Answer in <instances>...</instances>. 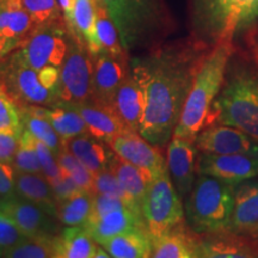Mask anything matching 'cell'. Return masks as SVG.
<instances>
[{"mask_svg": "<svg viewBox=\"0 0 258 258\" xmlns=\"http://www.w3.org/2000/svg\"><path fill=\"white\" fill-rule=\"evenodd\" d=\"M93 194L79 191L57 202L56 219L63 226H85L92 212Z\"/></svg>", "mask_w": 258, "mask_h": 258, "instance_id": "cell-32", "label": "cell"}, {"mask_svg": "<svg viewBox=\"0 0 258 258\" xmlns=\"http://www.w3.org/2000/svg\"><path fill=\"white\" fill-rule=\"evenodd\" d=\"M0 211L17 225L25 237H54L57 234V225L54 222L55 217L17 194L0 196Z\"/></svg>", "mask_w": 258, "mask_h": 258, "instance_id": "cell-11", "label": "cell"}, {"mask_svg": "<svg viewBox=\"0 0 258 258\" xmlns=\"http://www.w3.org/2000/svg\"><path fill=\"white\" fill-rule=\"evenodd\" d=\"M237 46L224 42L209 48L203 55L173 137L195 141L207 125L212 105L222 88L228 61Z\"/></svg>", "mask_w": 258, "mask_h": 258, "instance_id": "cell-4", "label": "cell"}, {"mask_svg": "<svg viewBox=\"0 0 258 258\" xmlns=\"http://www.w3.org/2000/svg\"><path fill=\"white\" fill-rule=\"evenodd\" d=\"M114 21L128 51L150 43L167 25L160 0H98Z\"/></svg>", "mask_w": 258, "mask_h": 258, "instance_id": "cell-7", "label": "cell"}, {"mask_svg": "<svg viewBox=\"0 0 258 258\" xmlns=\"http://www.w3.org/2000/svg\"><path fill=\"white\" fill-rule=\"evenodd\" d=\"M123 208H129L134 212V209L128 205V202L123 199L118 198V196L110 195V194H93L92 212H91V215H90L89 221L95 220V219L102 217V215H104L109 212L116 211V209H123ZM88 222H86V224H88Z\"/></svg>", "mask_w": 258, "mask_h": 258, "instance_id": "cell-40", "label": "cell"}, {"mask_svg": "<svg viewBox=\"0 0 258 258\" xmlns=\"http://www.w3.org/2000/svg\"><path fill=\"white\" fill-rule=\"evenodd\" d=\"M247 235H249V237H251V238H253V239H256L258 241V227L256 228V230L251 231Z\"/></svg>", "mask_w": 258, "mask_h": 258, "instance_id": "cell-49", "label": "cell"}, {"mask_svg": "<svg viewBox=\"0 0 258 258\" xmlns=\"http://www.w3.org/2000/svg\"><path fill=\"white\" fill-rule=\"evenodd\" d=\"M54 237L27 238L15 246L5 250L6 258H55Z\"/></svg>", "mask_w": 258, "mask_h": 258, "instance_id": "cell-34", "label": "cell"}, {"mask_svg": "<svg viewBox=\"0 0 258 258\" xmlns=\"http://www.w3.org/2000/svg\"><path fill=\"white\" fill-rule=\"evenodd\" d=\"M35 147H36L38 159H40L42 173L48 179V182L53 184L57 179L61 178V172L56 160V156L46 144L42 143L41 140H38L36 138H35Z\"/></svg>", "mask_w": 258, "mask_h": 258, "instance_id": "cell-41", "label": "cell"}, {"mask_svg": "<svg viewBox=\"0 0 258 258\" xmlns=\"http://www.w3.org/2000/svg\"><path fill=\"white\" fill-rule=\"evenodd\" d=\"M56 160L61 176L70 177L79 189L92 194L93 175L69 150L63 147V150L56 154Z\"/></svg>", "mask_w": 258, "mask_h": 258, "instance_id": "cell-35", "label": "cell"}, {"mask_svg": "<svg viewBox=\"0 0 258 258\" xmlns=\"http://www.w3.org/2000/svg\"><path fill=\"white\" fill-rule=\"evenodd\" d=\"M246 47L252 55L258 56V29L246 40Z\"/></svg>", "mask_w": 258, "mask_h": 258, "instance_id": "cell-48", "label": "cell"}, {"mask_svg": "<svg viewBox=\"0 0 258 258\" xmlns=\"http://www.w3.org/2000/svg\"><path fill=\"white\" fill-rule=\"evenodd\" d=\"M18 3L37 25L63 17L57 0H18Z\"/></svg>", "mask_w": 258, "mask_h": 258, "instance_id": "cell-38", "label": "cell"}, {"mask_svg": "<svg viewBox=\"0 0 258 258\" xmlns=\"http://www.w3.org/2000/svg\"><path fill=\"white\" fill-rule=\"evenodd\" d=\"M21 135L14 132H0V163H14Z\"/></svg>", "mask_w": 258, "mask_h": 258, "instance_id": "cell-43", "label": "cell"}, {"mask_svg": "<svg viewBox=\"0 0 258 258\" xmlns=\"http://www.w3.org/2000/svg\"><path fill=\"white\" fill-rule=\"evenodd\" d=\"M24 105H27L34 114L46 118L63 141L89 133L88 127H86V123L84 122L82 116L76 110L71 109L70 106L61 104V103L54 106Z\"/></svg>", "mask_w": 258, "mask_h": 258, "instance_id": "cell-27", "label": "cell"}, {"mask_svg": "<svg viewBox=\"0 0 258 258\" xmlns=\"http://www.w3.org/2000/svg\"><path fill=\"white\" fill-rule=\"evenodd\" d=\"M141 213L151 239L185 221L183 199L173 185L169 169L150 183L141 203Z\"/></svg>", "mask_w": 258, "mask_h": 258, "instance_id": "cell-8", "label": "cell"}, {"mask_svg": "<svg viewBox=\"0 0 258 258\" xmlns=\"http://www.w3.org/2000/svg\"><path fill=\"white\" fill-rule=\"evenodd\" d=\"M208 175L237 186L258 177V156L253 154H213L200 152L198 175Z\"/></svg>", "mask_w": 258, "mask_h": 258, "instance_id": "cell-12", "label": "cell"}, {"mask_svg": "<svg viewBox=\"0 0 258 258\" xmlns=\"http://www.w3.org/2000/svg\"><path fill=\"white\" fill-rule=\"evenodd\" d=\"M0 132H14L19 135L23 132L19 106L3 84H0Z\"/></svg>", "mask_w": 258, "mask_h": 258, "instance_id": "cell-37", "label": "cell"}, {"mask_svg": "<svg viewBox=\"0 0 258 258\" xmlns=\"http://www.w3.org/2000/svg\"><path fill=\"white\" fill-rule=\"evenodd\" d=\"M53 241L55 258H96L99 247L84 226H66Z\"/></svg>", "mask_w": 258, "mask_h": 258, "instance_id": "cell-25", "label": "cell"}, {"mask_svg": "<svg viewBox=\"0 0 258 258\" xmlns=\"http://www.w3.org/2000/svg\"><path fill=\"white\" fill-rule=\"evenodd\" d=\"M191 37L209 48L246 42L258 29V0H191Z\"/></svg>", "mask_w": 258, "mask_h": 258, "instance_id": "cell-3", "label": "cell"}, {"mask_svg": "<svg viewBox=\"0 0 258 258\" xmlns=\"http://www.w3.org/2000/svg\"><path fill=\"white\" fill-rule=\"evenodd\" d=\"M109 145L93 138L89 133L78 135L64 141V148L69 150L92 175L106 169L114 156Z\"/></svg>", "mask_w": 258, "mask_h": 258, "instance_id": "cell-24", "label": "cell"}, {"mask_svg": "<svg viewBox=\"0 0 258 258\" xmlns=\"http://www.w3.org/2000/svg\"><path fill=\"white\" fill-rule=\"evenodd\" d=\"M209 47L191 37L188 41L154 49L134 59L132 73L144 93L145 109L140 133L151 144L170 143L191 89L194 77Z\"/></svg>", "mask_w": 258, "mask_h": 258, "instance_id": "cell-1", "label": "cell"}, {"mask_svg": "<svg viewBox=\"0 0 258 258\" xmlns=\"http://www.w3.org/2000/svg\"><path fill=\"white\" fill-rule=\"evenodd\" d=\"M27 238L17 225L0 211V246L4 249V252L5 250L22 243Z\"/></svg>", "mask_w": 258, "mask_h": 258, "instance_id": "cell-42", "label": "cell"}, {"mask_svg": "<svg viewBox=\"0 0 258 258\" xmlns=\"http://www.w3.org/2000/svg\"><path fill=\"white\" fill-rule=\"evenodd\" d=\"M97 2V19H96V31L98 37L101 53L109 54L110 56L117 59H131L129 51L122 44L120 32L109 16L104 6L98 0Z\"/></svg>", "mask_w": 258, "mask_h": 258, "instance_id": "cell-31", "label": "cell"}, {"mask_svg": "<svg viewBox=\"0 0 258 258\" xmlns=\"http://www.w3.org/2000/svg\"><path fill=\"white\" fill-rule=\"evenodd\" d=\"M96 0H76L73 5L72 18L67 23L70 31L84 42L95 56L101 53V46L96 31Z\"/></svg>", "mask_w": 258, "mask_h": 258, "instance_id": "cell-29", "label": "cell"}, {"mask_svg": "<svg viewBox=\"0 0 258 258\" xmlns=\"http://www.w3.org/2000/svg\"><path fill=\"white\" fill-rule=\"evenodd\" d=\"M154 258H195L200 257L201 235L195 233L186 221L159 237L152 238Z\"/></svg>", "mask_w": 258, "mask_h": 258, "instance_id": "cell-19", "label": "cell"}, {"mask_svg": "<svg viewBox=\"0 0 258 258\" xmlns=\"http://www.w3.org/2000/svg\"><path fill=\"white\" fill-rule=\"evenodd\" d=\"M12 165L17 172L42 173L40 159L35 147V137L27 129H23L19 138V145Z\"/></svg>", "mask_w": 258, "mask_h": 258, "instance_id": "cell-36", "label": "cell"}, {"mask_svg": "<svg viewBox=\"0 0 258 258\" xmlns=\"http://www.w3.org/2000/svg\"><path fill=\"white\" fill-rule=\"evenodd\" d=\"M16 170L12 164L0 163V196L15 195Z\"/></svg>", "mask_w": 258, "mask_h": 258, "instance_id": "cell-44", "label": "cell"}, {"mask_svg": "<svg viewBox=\"0 0 258 258\" xmlns=\"http://www.w3.org/2000/svg\"><path fill=\"white\" fill-rule=\"evenodd\" d=\"M51 188L54 190L57 202L69 199L71 196L76 195L77 192L83 191L82 189L78 188V185H77L70 177L64 176H61L60 179H57L55 183H53V184H51Z\"/></svg>", "mask_w": 258, "mask_h": 258, "instance_id": "cell-45", "label": "cell"}, {"mask_svg": "<svg viewBox=\"0 0 258 258\" xmlns=\"http://www.w3.org/2000/svg\"><path fill=\"white\" fill-rule=\"evenodd\" d=\"M60 103L78 112L86 123L89 134L103 143L109 145L118 134L128 131L110 106L99 104L93 101L77 103V104Z\"/></svg>", "mask_w": 258, "mask_h": 258, "instance_id": "cell-18", "label": "cell"}, {"mask_svg": "<svg viewBox=\"0 0 258 258\" xmlns=\"http://www.w3.org/2000/svg\"><path fill=\"white\" fill-rule=\"evenodd\" d=\"M109 146L116 156L156 177L167 170L166 159L159 147L151 144L139 132L125 131L118 134Z\"/></svg>", "mask_w": 258, "mask_h": 258, "instance_id": "cell-14", "label": "cell"}, {"mask_svg": "<svg viewBox=\"0 0 258 258\" xmlns=\"http://www.w3.org/2000/svg\"><path fill=\"white\" fill-rule=\"evenodd\" d=\"M0 84L18 105L54 106L60 101V67L48 64L35 70L14 51L0 64Z\"/></svg>", "mask_w": 258, "mask_h": 258, "instance_id": "cell-6", "label": "cell"}, {"mask_svg": "<svg viewBox=\"0 0 258 258\" xmlns=\"http://www.w3.org/2000/svg\"><path fill=\"white\" fill-rule=\"evenodd\" d=\"M59 2L60 9L62 11L63 17L66 19V23H69L72 18V11H73V5L76 0H57Z\"/></svg>", "mask_w": 258, "mask_h": 258, "instance_id": "cell-47", "label": "cell"}, {"mask_svg": "<svg viewBox=\"0 0 258 258\" xmlns=\"http://www.w3.org/2000/svg\"><path fill=\"white\" fill-rule=\"evenodd\" d=\"M235 186L199 173L184 199L185 221L200 235L227 231L234 211Z\"/></svg>", "mask_w": 258, "mask_h": 258, "instance_id": "cell-5", "label": "cell"}, {"mask_svg": "<svg viewBox=\"0 0 258 258\" xmlns=\"http://www.w3.org/2000/svg\"><path fill=\"white\" fill-rule=\"evenodd\" d=\"M95 55L70 31L69 48L60 66V101L77 104L91 101Z\"/></svg>", "mask_w": 258, "mask_h": 258, "instance_id": "cell-10", "label": "cell"}, {"mask_svg": "<svg viewBox=\"0 0 258 258\" xmlns=\"http://www.w3.org/2000/svg\"><path fill=\"white\" fill-rule=\"evenodd\" d=\"M109 167L115 172L118 183H120L121 188L127 196L132 207L139 214L143 215L141 203H143L145 194H146L148 185L152 182L154 176L148 171L140 169V167H137L133 164L121 159L115 153L111 158Z\"/></svg>", "mask_w": 258, "mask_h": 258, "instance_id": "cell-23", "label": "cell"}, {"mask_svg": "<svg viewBox=\"0 0 258 258\" xmlns=\"http://www.w3.org/2000/svg\"><path fill=\"white\" fill-rule=\"evenodd\" d=\"M0 257H4V249L0 246Z\"/></svg>", "mask_w": 258, "mask_h": 258, "instance_id": "cell-51", "label": "cell"}, {"mask_svg": "<svg viewBox=\"0 0 258 258\" xmlns=\"http://www.w3.org/2000/svg\"><path fill=\"white\" fill-rule=\"evenodd\" d=\"M250 53V51H249ZM251 54V53H250ZM251 56H252V59H253V61H254V63H256V66H257V69H258V56H256V55H252V54H251Z\"/></svg>", "mask_w": 258, "mask_h": 258, "instance_id": "cell-50", "label": "cell"}, {"mask_svg": "<svg viewBox=\"0 0 258 258\" xmlns=\"http://www.w3.org/2000/svg\"><path fill=\"white\" fill-rule=\"evenodd\" d=\"M258 227V182L245 180L235 186L234 211L227 231L247 235Z\"/></svg>", "mask_w": 258, "mask_h": 258, "instance_id": "cell-21", "label": "cell"}, {"mask_svg": "<svg viewBox=\"0 0 258 258\" xmlns=\"http://www.w3.org/2000/svg\"><path fill=\"white\" fill-rule=\"evenodd\" d=\"M200 257L252 258L258 257V241L249 235L230 231L201 235Z\"/></svg>", "mask_w": 258, "mask_h": 258, "instance_id": "cell-17", "label": "cell"}, {"mask_svg": "<svg viewBox=\"0 0 258 258\" xmlns=\"http://www.w3.org/2000/svg\"><path fill=\"white\" fill-rule=\"evenodd\" d=\"M199 152L213 154H253L258 143L250 135L232 125L214 123L203 128L195 139Z\"/></svg>", "mask_w": 258, "mask_h": 258, "instance_id": "cell-13", "label": "cell"}, {"mask_svg": "<svg viewBox=\"0 0 258 258\" xmlns=\"http://www.w3.org/2000/svg\"><path fill=\"white\" fill-rule=\"evenodd\" d=\"M19 111H21L22 124L23 129H27L28 132L34 135L35 138L44 143L48 147L53 151L54 154L61 152L64 147V141L60 138V135L56 133L55 129L53 128L49 122L46 118L34 114L27 105H18Z\"/></svg>", "mask_w": 258, "mask_h": 258, "instance_id": "cell-33", "label": "cell"}, {"mask_svg": "<svg viewBox=\"0 0 258 258\" xmlns=\"http://www.w3.org/2000/svg\"><path fill=\"white\" fill-rule=\"evenodd\" d=\"M101 246L114 258H147L152 254V240L144 228L123 232Z\"/></svg>", "mask_w": 258, "mask_h": 258, "instance_id": "cell-30", "label": "cell"}, {"mask_svg": "<svg viewBox=\"0 0 258 258\" xmlns=\"http://www.w3.org/2000/svg\"><path fill=\"white\" fill-rule=\"evenodd\" d=\"M198 153L195 141L189 139L172 137L167 144V169L183 200L191 191L198 177Z\"/></svg>", "mask_w": 258, "mask_h": 258, "instance_id": "cell-15", "label": "cell"}, {"mask_svg": "<svg viewBox=\"0 0 258 258\" xmlns=\"http://www.w3.org/2000/svg\"><path fill=\"white\" fill-rule=\"evenodd\" d=\"M131 72V59H117L109 54L95 56L91 101L111 108L116 92Z\"/></svg>", "mask_w": 258, "mask_h": 258, "instance_id": "cell-16", "label": "cell"}, {"mask_svg": "<svg viewBox=\"0 0 258 258\" xmlns=\"http://www.w3.org/2000/svg\"><path fill=\"white\" fill-rule=\"evenodd\" d=\"M17 46L15 43H12L11 41H9L8 38H5L4 36L0 35V64L3 63V61L6 56L9 55L11 51H14Z\"/></svg>", "mask_w": 258, "mask_h": 258, "instance_id": "cell-46", "label": "cell"}, {"mask_svg": "<svg viewBox=\"0 0 258 258\" xmlns=\"http://www.w3.org/2000/svg\"><path fill=\"white\" fill-rule=\"evenodd\" d=\"M84 227L89 231L96 243L99 245H103L116 235L134 230V228L146 230L143 217L138 215L129 208L116 209V211L106 213L95 220L89 221Z\"/></svg>", "mask_w": 258, "mask_h": 258, "instance_id": "cell-22", "label": "cell"}, {"mask_svg": "<svg viewBox=\"0 0 258 258\" xmlns=\"http://www.w3.org/2000/svg\"><path fill=\"white\" fill-rule=\"evenodd\" d=\"M92 194H110V195H116L118 196V198L125 200V201L128 202V205L132 207V205L128 201L127 196H125L124 191L121 188L120 183H118L117 177H116L115 172L109 166L106 167V169L99 171V172H97L93 175ZM134 212L137 211L134 209ZM141 217H143V215H141Z\"/></svg>", "mask_w": 258, "mask_h": 258, "instance_id": "cell-39", "label": "cell"}, {"mask_svg": "<svg viewBox=\"0 0 258 258\" xmlns=\"http://www.w3.org/2000/svg\"><path fill=\"white\" fill-rule=\"evenodd\" d=\"M214 123L240 129L258 143V69L251 54L241 53L238 46L212 105L207 125Z\"/></svg>", "mask_w": 258, "mask_h": 258, "instance_id": "cell-2", "label": "cell"}, {"mask_svg": "<svg viewBox=\"0 0 258 258\" xmlns=\"http://www.w3.org/2000/svg\"><path fill=\"white\" fill-rule=\"evenodd\" d=\"M70 29L64 17L37 25L15 49L19 59L35 70L60 67L69 48Z\"/></svg>", "mask_w": 258, "mask_h": 258, "instance_id": "cell-9", "label": "cell"}, {"mask_svg": "<svg viewBox=\"0 0 258 258\" xmlns=\"http://www.w3.org/2000/svg\"><path fill=\"white\" fill-rule=\"evenodd\" d=\"M15 189L18 196L36 203L56 218L57 200L51 184L42 173H25L16 171Z\"/></svg>", "mask_w": 258, "mask_h": 258, "instance_id": "cell-28", "label": "cell"}, {"mask_svg": "<svg viewBox=\"0 0 258 258\" xmlns=\"http://www.w3.org/2000/svg\"><path fill=\"white\" fill-rule=\"evenodd\" d=\"M111 109L128 131H140L145 109L144 93L132 70L116 92Z\"/></svg>", "mask_w": 258, "mask_h": 258, "instance_id": "cell-20", "label": "cell"}, {"mask_svg": "<svg viewBox=\"0 0 258 258\" xmlns=\"http://www.w3.org/2000/svg\"><path fill=\"white\" fill-rule=\"evenodd\" d=\"M37 27L18 0H0V35L16 46L23 42Z\"/></svg>", "mask_w": 258, "mask_h": 258, "instance_id": "cell-26", "label": "cell"}]
</instances>
